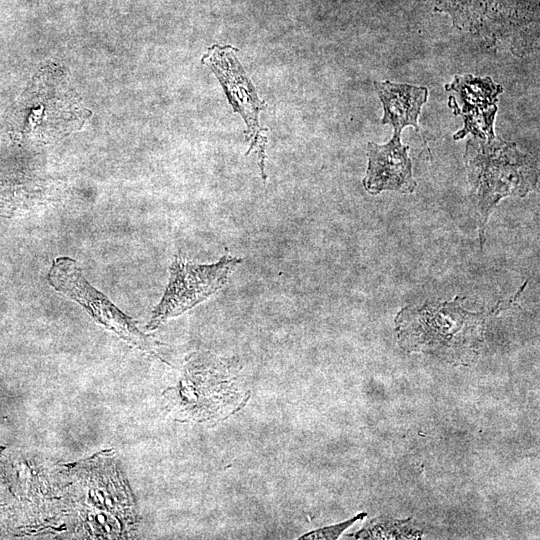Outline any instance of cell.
Here are the masks:
<instances>
[{
    "instance_id": "obj_9",
    "label": "cell",
    "mask_w": 540,
    "mask_h": 540,
    "mask_svg": "<svg viewBox=\"0 0 540 540\" xmlns=\"http://www.w3.org/2000/svg\"><path fill=\"white\" fill-rule=\"evenodd\" d=\"M409 147L401 143L400 134L379 145L368 143V167L363 185L367 192L376 195L383 190L412 193L416 182L412 176Z\"/></svg>"
},
{
    "instance_id": "obj_2",
    "label": "cell",
    "mask_w": 540,
    "mask_h": 540,
    "mask_svg": "<svg viewBox=\"0 0 540 540\" xmlns=\"http://www.w3.org/2000/svg\"><path fill=\"white\" fill-rule=\"evenodd\" d=\"M487 140L481 153L467 146L465 154L470 179L477 189L481 229L502 197L523 196L533 186L527 181V156L519 153L514 143L496 141V137Z\"/></svg>"
},
{
    "instance_id": "obj_6",
    "label": "cell",
    "mask_w": 540,
    "mask_h": 540,
    "mask_svg": "<svg viewBox=\"0 0 540 540\" xmlns=\"http://www.w3.org/2000/svg\"><path fill=\"white\" fill-rule=\"evenodd\" d=\"M397 320L417 325V341L425 345L426 349L439 353H443L446 347L461 343L455 334L479 341L483 322L480 314L463 310L458 297L444 303L403 309Z\"/></svg>"
},
{
    "instance_id": "obj_5",
    "label": "cell",
    "mask_w": 540,
    "mask_h": 540,
    "mask_svg": "<svg viewBox=\"0 0 540 540\" xmlns=\"http://www.w3.org/2000/svg\"><path fill=\"white\" fill-rule=\"evenodd\" d=\"M241 259L223 256L211 265L192 264L176 255L170 266V278L159 304L153 310L147 330H154L172 317L193 308L217 292Z\"/></svg>"
},
{
    "instance_id": "obj_11",
    "label": "cell",
    "mask_w": 540,
    "mask_h": 540,
    "mask_svg": "<svg viewBox=\"0 0 540 540\" xmlns=\"http://www.w3.org/2000/svg\"><path fill=\"white\" fill-rule=\"evenodd\" d=\"M365 516L366 513H361L342 523L310 531L299 537V540L337 539L344 530Z\"/></svg>"
},
{
    "instance_id": "obj_10",
    "label": "cell",
    "mask_w": 540,
    "mask_h": 540,
    "mask_svg": "<svg viewBox=\"0 0 540 540\" xmlns=\"http://www.w3.org/2000/svg\"><path fill=\"white\" fill-rule=\"evenodd\" d=\"M374 87L383 105V124H391L395 134H401L406 126L418 130V116L428 97L427 88L390 81L374 82Z\"/></svg>"
},
{
    "instance_id": "obj_7",
    "label": "cell",
    "mask_w": 540,
    "mask_h": 540,
    "mask_svg": "<svg viewBox=\"0 0 540 540\" xmlns=\"http://www.w3.org/2000/svg\"><path fill=\"white\" fill-rule=\"evenodd\" d=\"M447 91H454V99L462 103L461 108H454L455 114H461L464 127L454 135L459 140L472 133L482 139H493V121L497 112V95L502 87L488 78L479 79L471 75L455 77Z\"/></svg>"
},
{
    "instance_id": "obj_3",
    "label": "cell",
    "mask_w": 540,
    "mask_h": 540,
    "mask_svg": "<svg viewBox=\"0 0 540 540\" xmlns=\"http://www.w3.org/2000/svg\"><path fill=\"white\" fill-rule=\"evenodd\" d=\"M185 380L191 382L195 399L191 417L199 422L220 421L248 400L238 379V369L230 360L209 352H196L189 357Z\"/></svg>"
},
{
    "instance_id": "obj_8",
    "label": "cell",
    "mask_w": 540,
    "mask_h": 540,
    "mask_svg": "<svg viewBox=\"0 0 540 540\" xmlns=\"http://www.w3.org/2000/svg\"><path fill=\"white\" fill-rule=\"evenodd\" d=\"M59 187L37 169L19 165L0 167V216L12 217L55 202Z\"/></svg>"
},
{
    "instance_id": "obj_1",
    "label": "cell",
    "mask_w": 540,
    "mask_h": 540,
    "mask_svg": "<svg viewBox=\"0 0 540 540\" xmlns=\"http://www.w3.org/2000/svg\"><path fill=\"white\" fill-rule=\"evenodd\" d=\"M84 116L63 77L45 71L21 96L13 112V130L22 141L49 144L78 129Z\"/></svg>"
},
{
    "instance_id": "obj_4",
    "label": "cell",
    "mask_w": 540,
    "mask_h": 540,
    "mask_svg": "<svg viewBox=\"0 0 540 540\" xmlns=\"http://www.w3.org/2000/svg\"><path fill=\"white\" fill-rule=\"evenodd\" d=\"M47 280L57 292L77 302L99 324L130 345L157 355L160 343L141 332L130 317L95 289L83 276L75 260L69 257L56 258L52 262Z\"/></svg>"
}]
</instances>
